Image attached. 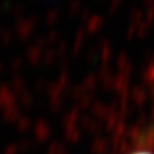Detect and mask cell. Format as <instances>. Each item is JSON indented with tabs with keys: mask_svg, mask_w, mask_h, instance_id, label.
I'll use <instances>...</instances> for the list:
<instances>
[{
	"mask_svg": "<svg viewBox=\"0 0 154 154\" xmlns=\"http://www.w3.org/2000/svg\"><path fill=\"white\" fill-rule=\"evenodd\" d=\"M132 154H152L149 152H137V153H132Z\"/></svg>",
	"mask_w": 154,
	"mask_h": 154,
	"instance_id": "cell-1",
	"label": "cell"
}]
</instances>
